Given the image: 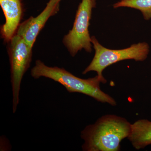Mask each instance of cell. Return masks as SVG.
Returning a JSON list of instances; mask_svg holds the SVG:
<instances>
[{"label": "cell", "mask_w": 151, "mask_h": 151, "mask_svg": "<svg viewBox=\"0 0 151 151\" xmlns=\"http://www.w3.org/2000/svg\"><path fill=\"white\" fill-rule=\"evenodd\" d=\"M60 1V0H50L45 8L37 16L30 17L20 24L16 34L21 37L32 48L38 35L49 19L59 11Z\"/></svg>", "instance_id": "8992f818"}, {"label": "cell", "mask_w": 151, "mask_h": 151, "mask_svg": "<svg viewBox=\"0 0 151 151\" xmlns=\"http://www.w3.org/2000/svg\"><path fill=\"white\" fill-rule=\"evenodd\" d=\"M60 1H61V0H60Z\"/></svg>", "instance_id": "30bf717a"}, {"label": "cell", "mask_w": 151, "mask_h": 151, "mask_svg": "<svg viewBox=\"0 0 151 151\" xmlns=\"http://www.w3.org/2000/svg\"><path fill=\"white\" fill-rule=\"evenodd\" d=\"M91 39L95 54L92 61L84 69L82 74L95 71L103 80L106 79L103 76V71L108 66L125 60L144 61L147 58L150 51V46L146 42L134 44L123 49L111 50L103 46L94 36L91 37Z\"/></svg>", "instance_id": "3957f363"}, {"label": "cell", "mask_w": 151, "mask_h": 151, "mask_svg": "<svg viewBox=\"0 0 151 151\" xmlns=\"http://www.w3.org/2000/svg\"><path fill=\"white\" fill-rule=\"evenodd\" d=\"M132 125L127 119L114 115L102 116L94 124L86 126L81 132L84 151H118L121 143L128 138Z\"/></svg>", "instance_id": "6da1fadb"}, {"label": "cell", "mask_w": 151, "mask_h": 151, "mask_svg": "<svg viewBox=\"0 0 151 151\" xmlns=\"http://www.w3.org/2000/svg\"><path fill=\"white\" fill-rule=\"evenodd\" d=\"M5 23L1 27V34L4 41L8 43L16 34L23 15L21 0H0Z\"/></svg>", "instance_id": "52a82bcc"}, {"label": "cell", "mask_w": 151, "mask_h": 151, "mask_svg": "<svg viewBox=\"0 0 151 151\" xmlns=\"http://www.w3.org/2000/svg\"><path fill=\"white\" fill-rule=\"evenodd\" d=\"M8 43L12 91V110L13 113H15L19 102L22 81L25 73L29 68L32 60V48L21 37L17 34Z\"/></svg>", "instance_id": "5b68a950"}, {"label": "cell", "mask_w": 151, "mask_h": 151, "mask_svg": "<svg viewBox=\"0 0 151 151\" xmlns=\"http://www.w3.org/2000/svg\"><path fill=\"white\" fill-rule=\"evenodd\" d=\"M137 150L145 148L151 145V122L140 119L132 125L131 134L128 137Z\"/></svg>", "instance_id": "ba28073f"}, {"label": "cell", "mask_w": 151, "mask_h": 151, "mask_svg": "<svg viewBox=\"0 0 151 151\" xmlns=\"http://www.w3.org/2000/svg\"><path fill=\"white\" fill-rule=\"evenodd\" d=\"M31 75L35 79L41 77L51 79L64 86L69 93H81L100 103H107L113 106L117 105L113 97L101 90L100 83L105 84L107 81L97 75L93 78L83 79L75 76L64 68L47 66L37 60L31 70Z\"/></svg>", "instance_id": "7a4b0ae2"}, {"label": "cell", "mask_w": 151, "mask_h": 151, "mask_svg": "<svg viewBox=\"0 0 151 151\" xmlns=\"http://www.w3.org/2000/svg\"><path fill=\"white\" fill-rule=\"evenodd\" d=\"M114 9L128 7L140 11L146 20L151 19V0H121L113 5Z\"/></svg>", "instance_id": "9c48e42d"}, {"label": "cell", "mask_w": 151, "mask_h": 151, "mask_svg": "<svg viewBox=\"0 0 151 151\" xmlns=\"http://www.w3.org/2000/svg\"><path fill=\"white\" fill-rule=\"evenodd\" d=\"M76 14L72 29L64 36L63 43L71 56L84 49L88 52L92 51V39L89 27L92 9L96 6V0H81Z\"/></svg>", "instance_id": "277c9868"}]
</instances>
